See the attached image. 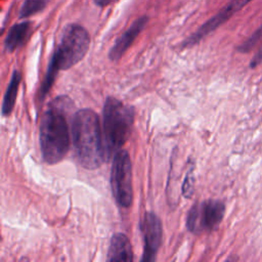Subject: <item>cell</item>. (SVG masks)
I'll list each match as a JSON object with an SVG mask.
<instances>
[{
    "instance_id": "cell-10",
    "label": "cell",
    "mask_w": 262,
    "mask_h": 262,
    "mask_svg": "<svg viewBox=\"0 0 262 262\" xmlns=\"http://www.w3.org/2000/svg\"><path fill=\"white\" fill-rule=\"evenodd\" d=\"M107 261H127L133 260V253L129 238L126 234L118 232L111 238L107 251Z\"/></svg>"
},
{
    "instance_id": "cell-13",
    "label": "cell",
    "mask_w": 262,
    "mask_h": 262,
    "mask_svg": "<svg viewBox=\"0 0 262 262\" xmlns=\"http://www.w3.org/2000/svg\"><path fill=\"white\" fill-rule=\"evenodd\" d=\"M47 2L48 0H24L18 11V17L25 19L43 11L47 6Z\"/></svg>"
},
{
    "instance_id": "cell-12",
    "label": "cell",
    "mask_w": 262,
    "mask_h": 262,
    "mask_svg": "<svg viewBox=\"0 0 262 262\" xmlns=\"http://www.w3.org/2000/svg\"><path fill=\"white\" fill-rule=\"evenodd\" d=\"M20 80H21V76H20L19 72L14 71L12 74V77L10 79V82L8 84V87L6 89V93L4 95L3 102H2V114L4 116L9 115L11 113V111L13 110Z\"/></svg>"
},
{
    "instance_id": "cell-15",
    "label": "cell",
    "mask_w": 262,
    "mask_h": 262,
    "mask_svg": "<svg viewBox=\"0 0 262 262\" xmlns=\"http://www.w3.org/2000/svg\"><path fill=\"white\" fill-rule=\"evenodd\" d=\"M192 168L193 167H191L189 169V171L187 172L185 180H184L183 185H182V194L185 198H190V195L193 192V184H194V180L193 179L194 178H193V174H192Z\"/></svg>"
},
{
    "instance_id": "cell-11",
    "label": "cell",
    "mask_w": 262,
    "mask_h": 262,
    "mask_svg": "<svg viewBox=\"0 0 262 262\" xmlns=\"http://www.w3.org/2000/svg\"><path fill=\"white\" fill-rule=\"evenodd\" d=\"M32 31V23L30 20H24L13 25L4 40V49L7 52H13L20 48L27 42Z\"/></svg>"
},
{
    "instance_id": "cell-7",
    "label": "cell",
    "mask_w": 262,
    "mask_h": 262,
    "mask_svg": "<svg viewBox=\"0 0 262 262\" xmlns=\"http://www.w3.org/2000/svg\"><path fill=\"white\" fill-rule=\"evenodd\" d=\"M251 1L253 0H230L216 14H214L211 18L204 23L193 34L185 39L186 45L191 47L199 43L207 35L211 34L224 23H226L232 15H234Z\"/></svg>"
},
{
    "instance_id": "cell-5",
    "label": "cell",
    "mask_w": 262,
    "mask_h": 262,
    "mask_svg": "<svg viewBox=\"0 0 262 262\" xmlns=\"http://www.w3.org/2000/svg\"><path fill=\"white\" fill-rule=\"evenodd\" d=\"M111 184L113 194L123 208H128L132 204V168L129 155L126 150L120 149L115 154L111 173Z\"/></svg>"
},
{
    "instance_id": "cell-16",
    "label": "cell",
    "mask_w": 262,
    "mask_h": 262,
    "mask_svg": "<svg viewBox=\"0 0 262 262\" xmlns=\"http://www.w3.org/2000/svg\"><path fill=\"white\" fill-rule=\"evenodd\" d=\"M262 62V44L261 46L259 47V49L257 50V52L254 54V56L252 57L250 63H249V67L251 69H255L257 66H259L260 63Z\"/></svg>"
},
{
    "instance_id": "cell-1",
    "label": "cell",
    "mask_w": 262,
    "mask_h": 262,
    "mask_svg": "<svg viewBox=\"0 0 262 262\" xmlns=\"http://www.w3.org/2000/svg\"><path fill=\"white\" fill-rule=\"evenodd\" d=\"M73 143L80 165L94 170L106 160L104 140L100 131L97 114L89 108L79 110L72 124Z\"/></svg>"
},
{
    "instance_id": "cell-8",
    "label": "cell",
    "mask_w": 262,
    "mask_h": 262,
    "mask_svg": "<svg viewBox=\"0 0 262 262\" xmlns=\"http://www.w3.org/2000/svg\"><path fill=\"white\" fill-rule=\"evenodd\" d=\"M140 228L144 244L141 261H154L162 244V222L154 212H147L140 223Z\"/></svg>"
},
{
    "instance_id": "cell-14",
    "label": "cell",
    "mask_w": 262,
    "mask_h": 262,
    "mask_svg": "<svg viewBox=\"0 0 262 262\" xmlns=\"http://www.w3.org/2000/svg\"><path fill=\"white\" fill-rule=\"evenodd\" d=\"M261 40H262V25L258 29H256L241 45H238L236 50L241 53H248L252 51Z\"/></svg>"
},
{
    "instance_id": "cell-6",
    "label": "cell",
    "mask_w": 262,
    "mask_h": 262,
    "mask_svg": "<svg viewBox=\"0 0 262 262\" xmlns=\"http://www.w3.org/2000/svg\"><path fill=\"white\" fill-rule=\"evenodd\" d=\"M225 214V205L219 200H206L194 204L188 211L186 226L192 233L216 229Z\"/></svg>"
},
{
    "instance_id": "cell-2",
    "label": "cell",
    "mask_w": 262,
    "mask_h": 262,
    "mask_svg": "<svg viewBox=\"0 0 262 262\" xmlns=\"http://www.w3.org/2000/svg\"><path fill=\"white\" fill-rule=\"evenodd\" d=\"M55 104L48 107L41 118L40 146L43 160L53 165L60 162L70 148L69 126L60 106Z\"/></svg>"
},
{
    "instance_id": "cell-4",
    "label": "cell",
    "mask_w": 262,
    "mask_h": 262,
    "mask_svg": "<svg viewBox=\"0 0 262 262\" xmlns=\"http://www.w3.org/2000/svg\"><path fill=\"white\" fill-rule=\"evenodd\" d=\"M90 45L88 31L79 24H69L64 27L60 40L51 56L48 68L69 70L86 55Z\"/></svg>"
},
{
    "instance_id": "cell-3",
    "label": "cell",
    "mask_w": 262,
    "mask_h": 262,
    "mask_svg": "<svg viewBox=\"0 0 262 262\" xmlns=\"http://www.w3.org/2000/svg\"><path fill=\"white\" fill-rule=\"evenodd\" d=\"M134 120L133 107L115 97H107L103 106V136L106 160L126 143Z\"/></svg>"
},
{
    "instance_id": "cell-17",
    "label": "cell",
    "mask_w": 262,
    "mask_h": 262,
    "mask_svg": "<svg viewBox=\"0 0 262 262\" xmlns=\"http://www.w3.org/2000/svg\"><path fill=\"white\" fill-rule=\"evenodd\" d=\"M118 1L119 0H93L94 4L98 7H106V6H110Z\"/></svg>"
},
{
    "instance_id": "cell-9",
    "label": "cell",
    "mask_w": 262,
    "mask_h": 262,
    "mask_svg": "<svg viewBox=\"0 0 262 262\" xmlns=\"http://www.w3.org/2000/svg\"><path fill=\"white\" fill-rule=\"evenodd\" d=\"M148 19L149 17L145 14L137 17L132 25L116 40L108 52V57L111 60L117 61L124 55L137 36L143 31L148 23Z\"/></svg>"
}]
</instances>
